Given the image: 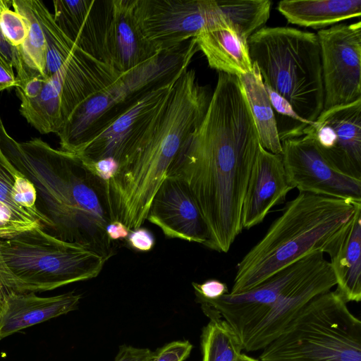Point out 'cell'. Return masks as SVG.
Wrapping results in <instances>:
<instances>
[{"label": "cell", "instance_id": "obj_1", "mask_svg": "<svg viewBox=\"0 0 361 361\" xmlns=\"http://www.w3.org/2000/svg\"><path fill=\"white\" fill-rule=\"evenodd\" d=\"M259 145L238 77L219 72L204 116L166 176L187 188L207 228L204 245L212 250L228 252L243 231V202Z\"/></svg>", "mask_w": 361, "mask_h": 361}, {"label": "cell", "instance_id": "obj_2", "mask_svg": "<svg viewBox=\"0 0 361 361\" xmlns=\"http://www.w3.org/2000/svg\"><path fill=\"white\" fill-rule=\"evenodd\" d=\"M0 150L35 185L42 209L53 223L54 235L90 247L108 259L114 254L106 232L112 221L106 183L78 157L39 137L19 142L0 122Z\"/></svg>", "mask_w": 361, "mask_h": 361}, {"label": "cell", "instance_id": "obj_3", "mask_svg": "<svg viewBox=\"0 0 361 361\" xmlns=\"http://www.w3.org/2000/svg\"><path fill=\"white\" fill-rule=\"evenodd\" d=\"M211 96L195 70L180 75L149 133L119 161L116 175L106 183L113 221L131 231L147 220L155 194L204 116Z\"/></svg>", "mask_w": 361, "mask_h": 361}, {"label": "cell", "instance_id": "obj_4", "mask_svg": "<svg viewBox=\"0 0 361 361\" xmlns=\"http://www.w3.org/2000/svg\"><path fill=\"white\" fill-rule=\"evenodd\" d=\"M360 202L299 192L238 262L229 293L248 291L304 257L324 253Z\"/></svg>", "mask_w": 361, "mask_h": 361}, {"label": "cell", "instance_id": "obj_5", "mask_svg": "<svg viewBox=\"0 0 361 361\" xmlns=\"http://www.w3.org/2000/svg\"><path fill=\"white\" fill-rule=\"evenodd\" d=\"M264 85L286 99L305 122L324 109L320 46L316 33L291 27H262L247 42Z\"/></svg>", "mask_w": 361, "mask_h": 361}, {"label": "cell", "instance_id": "obj_6", "mask_svg": "<svg viewBox=\"0 0 361 361\" xmlns=\"http://www.w3.org/2000/svg\"><path fill=\"white\" fill-rule=\"evenodd\" d=\"M108 260L90 247L36 228L0 239V286L19 293L51 290L97 277Z\"/></svg>", "mask_w": 361, "mask_h": 361}, {"label": "cell", "instance_id": "obj_7", "mask_svg": "<svg viewBox=\"0 0 361 361\" xmlns=\"http://www.w3.org/2000/svg\"><path fill=\"white\" fill-rule=\"evenodd\" d=\"M262 350L260 361H361V322L329 290L310 300Z\"/></svg>", "mask_w": 361, "mask_h": 361}, {"label": "cell", "instance_id": "obj_8", "mask_svg": "<svg viewBox=\"0 0 361 361\" xmlns=\"http://www.w3.org/2000/svg\"><path fill=\"white\" fill-rule=\"evenodd\" d=\"M198 50L192 38L178 49L159 52L121 73L114 82L88 98L73 112L57 133L60 149L74 154L92 135L146 91L188 69Z\"/></svg>", "mask_w": 361, "mask_h": 361}, {"label": "cell", "instance_id": "obj_9", "mask_svg": "<svg viewBox=\"0 0 361 361\" xmlns=\"http://www.w3.org/2000/svg\"><path fill=\"white\" fill-rule=\"evenodd\" d=\"M134 15L157 53L178 49L206 27L228 24L216 0H135Z\"/></svg>", "mask_w": 361, "mask_h": 361}, {"label": "cell", "instance_id": "obj_10", "mask_svg": "<svg viewBox=\"0 0 361 361\" xmlns=\"http://www.w3.org/2000/svg\"><path fill=\"white\" fill-rule=\"evenodd\" d=\"M185 71L146 91L92 135L74 154L84 161L112 157L119 163L149 133Z\"/></svg>", "mask_w": 361, "mask_h": 361}, {"label": "cell", "instance_id": "obj_11", "mask_svg": "<svg viewBox=\"0 0 361 361\" xmlns=\"http://www.w3.org/2000/svg\"><path fill=\"white\" fill-rule=\"evenodd\" d=\"M324 110L361 99V22L319 30Z\"/></svg>", "mask_w": 361, "mask_h": 361}, {"label": "cell", "instance_id": "obj_12", "mask_svg": "<svg viewBox=\"0 0 361 361\" xmlns=\"http://www.w3.org/2000/svg\"><path fill=\"white\" fill-rule=\"evenodd\" d=\"M281 145L286 176L293 189L361 202V179L345 175L334 166L309 135L284 140Z\"/></svg>", "mask_w": 361, "mask_h": 361}, {"label": "cell", "instance_id": "obj_13", "mask_svg": "<svg viewBox=\"0 0 361 361\" xmlns=\"http://www.w3.org/2000/svg\"><path fill=\"white\" fill-rule=\"evenodd\" d=\"M329 262L319 252L310 267L281 295L265 316L240 339L243 350H262L315 296L336 286Z\"/></svg>", "mask_w": 361, "mask_h": 361}, {"label": "cell", "instance_id": "obj_14", "mask_svg": "<svg viewBox=\"0 0 361 361\" xmlns=\"http://www.w3.org/2000/svg\"><path fill=\"white\" fill-rule=\"evenodd\" d=\"M318 252L304 257L248 291L239 294L228 293L213 300L196 297L197 301L216 310L241 339L310 267Z\"/></svg>", "mask_w": 361, "mask_h": 361}, {"label": "cell", "instance_id": "obj_15", "mask_svg": "<svg viewBox=\"0 0 361 361\" xmlns=\"http://www.w3.org/2000/svg\"><path fill=\"white\" fill-rule=\"evenodd\" d=\"M304 135L338 170L361 179V99L324 110Z\"/></svg>", "mask_w": 361, "mask_h": 361}, {"label": "cell", "instance_id": "obj_16", "mask_svg": "<svg viewBox=\"0 0 361 361\" xmlns=\"http://www.w3.org/2000/svg\"><path fill=\"white\" fill-rule=\"evenodd\" d=\"M32 4L44 34L47 43L45 76L59 71L99 92L114 82L121 75L110 65L80 49L58 27L53 14L44 2L32 0Z\"/></svg>", "mask_w": 361, "mask_h": 361}, {"label": "cell", "instance_id": "obj_17", "mask_svg": "<svg viewBox=\"0 0 361 361\" xmlns=\"http://www.w3.org/2000/svg\"><path fill=\"white\" fill-rule=\"evenodd\" d=\"M168 238L204 245L208 233L192 196L179 179L166 176L155 194L147 217Z\"/></svg>", "mask_w": 361, "mask_h": 361}, {"label": "cell", "instance_id": "obj_18", "mask_svg": "<svg viewBox=\"0 0 361 361\" xmlns=\"http://www.w3.org/2000/svg\"><path fill=\"white\" fill-rule=\"evenodd\" d=\"M291 190L281 155L259 145L243 202V230L262 223L273 207L284 202Z\"/></svg>", "mask_w": 361, "mask_h": 361}, {"label": "cell", "instance_id": "obj_19", "mask_svg": "<svg viewBox=\"0 0 361 361\" xmlns=\"http://www.w3.org/2000/svg\"><path fill=\"white\" fill-rule=\"evenodd\" d=\"M111 1H53L54 19L61 30L82 51L106 63L105 36Z\"/></svg>", "mask_w": 361, "mask_h": 361}, {"label": "cell", "instance_id": "obj_20", "mask_svg": "<svg viewBox=\"0 0 361 361\" xmlns=\"http://www.w3.org/2000/svg\"><path fill=\"white\" fill-rule=\"evenodd\" d=\"M135 0H112L105 36L106 63L127 72L158 53L145 39L134 15Z\"/></svg>", "mask_w": 361, "mask_h": 361}, {"label": "cell", "instance_id": "obj_21", "mask_svg": "<svg viewBox=\"0 0 361 361\" xmlns=\"http://www.w3.org/2000/svg\"><path fill=\"white\" fill-rule=\"evenodd\" d=\"M81 298L74 291L49 297L6 292L0 308V340L76 310Z\"/></svg>", "mask_w": 361, "mask_h": 361}, {"label": "cell", "instance_id": "obj_22", "mask_svg": "<svg viewBox=\"0 0 361 361\" xmlns=\"http://www.w3.org/2000/svg\"><path fill=\"white\" fill-rule=\"evenodd\" d=\"M336 279L335 292L345 302L361 300V202L349 223L324 250Z\"/></svg>", "mask_w": 361, "mask_h": 361}, {"label": "cell", "instance_id": "obj_23", "mask_svg": "<svg viewBox=\"0 0 361 361\" xmlns=\"http://www.w3.org/2000/svg\"><path fill=\"white\" fill-rule=\"evenodd\" d=\"M210 68L237 77L252 70L247 42L226 24L200 30L194 37Z\"/></svg>", "mask_w": 361, "mask_h": 361}, {"label": "cell", "instance_id": "obj_24", "mask_svg": "<svg viewBox=\"0 0 361 361\" xmlns=\"http://www.w3.org/2000/svg\"><path fill=\"white\" fill-rule=\"evenodd\" d=\"M64 75L59 71L47 78L40 93L35 98L16 92L20 100L21 115L42 134H57L69 118L63 93Z\"/></svg>", "mask_w": 361, "mask_h": 361}, {"label": "cell", "instance_id": "obj_25", "mask_svg": "<svg viewBox=\"0 0 361 361\" xmlns=\"http://www.w3.org/2000/svg\"><path fill=\"white\" fill-rule=\"evenodd\" d=\"M277 9L291 24L319 29L360 18L361 0H283Z\"/></svg>", "mask_w": 361, "mask_h": 361}, {"label": "cell", "instance_id": "obj_26", "mask_svg": "<svg viewBox=\"0 0 361 361\" xmlns=\"http://www.w3.org/2000/svg\"><path fill=\"white\" fill-rule=\"evenodd\" d=\"M250 73L238 77L258 133L260 145L276 154L282 152L276 123L264 82L257 66Z\"/></svg>", "mask_w": 361, "mask_h": 361}, {"label": "cell", "instance_id": "obj_27", "mask_svg": "<svg viewBox=\"0 0 361 361\" xmlns=\"http://www.w3.org/2000/svg\"><path fill=\"white\" fill-rule=\"evenodd\" d=\"M18 170L0 150V239L13 238L42 224L13 201L12 190Z\"/></svg>", "mask_w": 361, "mask_h": 361}, {"label": "cell", "instance_id": "obj_28", "mask_svg": "<svg viewBox=\"0 0 361 361\" xmlns=\"http://www.w3.org/2000/svg\"><path fill=\"white\" fill-rule=\"evenodd\" d=\"M200 304L209 318L201 334L202 361H239L243 350L239 336L216 310Z\"/></svg>", "mask_w": 361, "mask_h": 361}, {"label": "cell", "instance_id": "obj_29", "mask_svg": "<svg viewBox=\"0 0 361 361\" xmlns=\"http://www.w3.org/2000/svg\"><path fill=\"white\" fill-rule=\"evenodd\" d=\"M229 27L244 41L264 27L271 8L269 0L217 1Z\"/></svg>", "mask_w": 361, "mask_h": 361}, {"label": "cell", "instance_id": "obj_30", "mask_svg": "<svg viewBox=\"0 0 361 361\" xmlns=\"http://www.w3.org/2000/svg\"><path fill=\"white\" fill-rule=\"evenodd\" d=\"M14 11L26 20L28 33L20 47L26 65L42 77L45 76L47 43L44 32L35 13L32 0H11Z\"/></svg>", "mask_w": 361, "mask_h": 361}, {"label": "cell", "instance_id": "obj_31", "mask_svg": "<svg viewBox=\"0 0 361 361\" xmlns=\"http://www.w3.org/2000/svg\"><path fill=\"white\" fill-rule=\"evenodd\" d=\"M264 85L270 99L281 142L302 136L310 123L295 112L286 99L267 85Z\"/></svg>", "mask_w": 361, "mask_h": 361}, {"label": "cell", "instance_id": "obj_32", "mask_svg": "<svg viewBox=\"0 0 361 361\" xmlns=\"http://www.w3.org/2000/svg\"><path fill=\"white\" fill-rule=\"evenodd\" d=\"M0 30L13 46L20 47L27 38L28 27L20 14L6 8L0 13Z\"/></svg>", "mask_w": 361, "mask_h": 361}, {"label": "cell", "instance_id": "obj_33", "mask_svg": "<svg viewBox=\"0 0 361 361\" xmlns=\"http://www.w3.org/2000/svg\"><path fill=\"white\" fill-rule=\"evenodd\" d=\"M0 55L17 73L18 87L23 85L29 79L40 75L30 69L25 63L20 47L13 46L0 30Z\"/></svg>", "mask_w": 361, "mask_h": 361}, {"label": "cell", "instance_id": "obj_34", "mask_svg": "<svg viewBox=\"0 0 361 361\" xmlns=\"http://www.w3.org/2000/svg\"><path fill=\"white\" fill-rule=\"evenodd\" d=\"M192 348V345L188 340L172 341L154 351L151 361H184Z\"/></svg>", "mask_w": 361, "mask_h": 361}, {"label": "cell", "instance_id": "obj_35", "mask_svg": "<svg viewBox=\"0 0 361 361\" xmlns=\"http://www.w3.org/2000/svg\"><path fill=\"white\" fill-rule=\"evenodd\" d=\"M80 161L93 175L105 183L114 178L118 169V162L112 157H106L94 161L82 159Z\"/></svg>", "mask_w": 361, "mask_h": 361}, {"label": "cell", "instance_id": "obj_36", "mask_svg": "<svg viewBox=\"0 0 361 361\" xmlns=\"http://www.w3.org/2000/svg\"><path fill=\"white\" fill-rule=\"evenodd\" d=\"M196 297L203 299H216L228 293L227 285L217 279H208L202 283H192Z\"/></svg>", "mask_w": 361, "mask_h": 361}, {"label": "cell", "instance_id": "obj_37", "mask_svg": "<svg viewBox=\"0 0 361 361\" xmlns=\"http://www.w3.org/2000/svg\"><path fill=\"white\" fill-rule=\"evenodd\" d=\"M127 238L129 245L134 250L140 252L150 251L155 244L153 234L148 229L142 227L131 231Z\"/></svg>", "mask_w": 361, "mask_h": 361}, {"label": "cell", "instance_id": "obj_38", "mask_svg": "<svg viewBox=\"0 0 361 361\" xmlns=\"http://www.w3.org/2000/svg\"><path fill=\"white\" fill-rule=\"evenodd\" d=\"M154 351L123 344L119 346L114 361H151Z\"/></svg>", "mask_w": 361, "mask_h": 361}, {"label": "cell", "instance_id": "obj_39", "mask_svg": "<svg viewBox=\"0 0 361 361\" xmlns=\"http://www.w3.org/2000/svg\"><path fill=\"white\" fill-rule=\"evenodd\" d=\"M46 80L47 78L41 75H35L21 87H16V92L20 93L30 99L35 98L40 93Z\"/></svg>", "mask_w": 361, "mask_h": 361}, {"label": "cell", "instance_id": "obj_40", "mask_svg": "<svg viewBox=\"0 0 361 361\" xmlns=\"http://www.w3.org/2000/svg\"><path fill=\"white\" fill-rule=\"evenodd\" d=\"M18 85L13 68L0 55V92L12 87H17Z\"/></svg>", "mask_w": 361, "mask_h": 361}, {"label": "cell", "instance_id": "obj_41", "mask_svg": "<svg viewBox=\"0 0 361 361\" xmlns=\"http://www.w3.org/2000/svg\"><path fill=\"white\" fill-rule=\"evenodd\" d=\"M106 232L109 239L113 242L128 238L130 231L123 223L115 220L107 225Z\"/></svg>", "mask_w": 361, "mask_h": 361}, {"label": "cell", "instance_id": "obj_42", "mask_svg": "<svg viewBox=\"0 0 361 361\" xmlns=\"http://www.w3.org/2000/svg\"><path fill=\"white\" fill-rule=\"evenodd\" d=\"M11 6V1L10 0H0V13L6 8H10Z\"/></svg>", "mask_w": 361, "mask_h": 361}, {"label": "cell", "instance_id": "obj_43", "mask_svg": "<svg viewBox=\"0 0 361 361\" xmlns=\"http://www.w3.org/2000/svg\"><path fill=\"white\" fill-rule=\"evenodd\" d=\"M239 361H259L245 354L242 353L240 356Z\"/></svg>", "mask_w": 361, "mask_h": 361}, {"label": "cell", "instance_id": "obj_44", "mask_svg": "<svg viewBox=\"0 0 361 361\" xmlns=\"http://www.w3.org/2000/svg\"><path fill=\"white\" fill-rule=\"evenodd\" d=\"M6 293V292L5 291V290L2 287L0 286V308L2 305Z\"/></svg>", "mask_w": 361, "mask_h": 361}, {"label": "cell", "instance_id": "obj_45", "mask_svg": "<svg viewBox=\"0 0 361 361\" xmlns=\"http://www.w3.org/2000/svg\"><path fill=\"white\" fill-rule=\"evenodd\" d=\"M1 118H0V122H1Z\"/></svg>", "mask_w": 361, "mask_h": 361}]
</instances>
